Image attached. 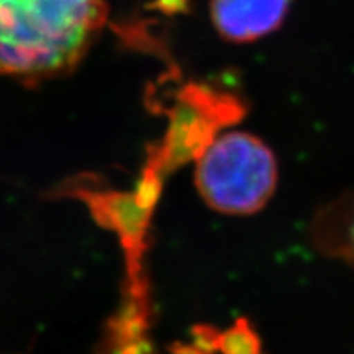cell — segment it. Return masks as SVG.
<instances>
[{"mask_svg": "<svg viewBox=\"0 0 354 354\" xmlns=\"http://www.w3.org/2000/svg\"><path fill=\"white\" fill-rule=\"evenodd\" d=\"M105 20V0H0V74L30 82L68 73Z\"/></svg>", "mask_w": 354, "mask_h": 354, "instance_id": "1", "label": "cell"}, {"mask_svg": "<svg viewBox=\"0 0 354 354\" xmlns=\"http://www.w3.org/2000/svg\"><path fill=\"white\" fill-rule=\"evenodd\" d=\"M218 351L221 354H263V346L250 322L240 318L232 328L221 333Z\"/></svg>", "mask_w": 354, "mask_h": 354, "instance_id": "5", "label": "cell"}, {"mask_svg": "<svg viewBox=\"0 0 354 354\" xmlns=\"http://www.w3.org/2000/svg\"><path fill=\"white\" fill-rule=\"evenodd\" d=\"M310 238L320 253L354 264V194L336 198L318 212Z\"/></svg>", "mask_w": 354, "mask_h": 354, "instance_id": "4", "label": "cell"}, {"mask_svg": "<svg viewBox=\"0 0 354 354\" xmlns=\"http://www.w3.org/2000/svg\"><path fill=\"white\" fill-rule=\"evenodd\" d=\"M172 354H205L196 346H185V344H176L172 346Z\"/></svg>", "mask_w": 354, "mask_h": 354, "instance_id": "7", "label": "cell"}, {"mask_svg": "<svg viewBox=\"0 0 354 354\" xmlns=\"http://www.w3.org/2000/svg\"><path fill=\"white\" fill-rule=\"evenodd\" d=\"M196 184L207 205L220 214H256L276 190V156L251 133H223L198 154Z\"/></svg>", "mask_w": 354, "mask_h": 354, "instance_id": "2", "label": "cell"}, {"mask_svg": "<svg viewBox=\"0 0 354 354\" xmlns=\"http://www.w3.org/2000/svg\"><path fill=\"white\" fill-rule=\"evenodd\" d=\"M289 3L290 0H212V24L228 41H256L282 25Z\"/></svg>", "mask_w": 354, "mask_h": 354, "instance_id": "3", "label": "cell"}, {"mask_svg": "<svg viewBox=\"0 0 354 354\" xmlns=\"http://www.w3.org/2000/svg\"><path fill=\"white\" fill-rule=\"evenodd\" d=\"M192 333L196 348L201 349L202 353L214 354L215 351H218L221 331L215 330L214 326H196Z\"/></svg>", "mask_w": 354, "mask_h": 354, "instance_id": "6", "label": "cell"}]
</instances>
